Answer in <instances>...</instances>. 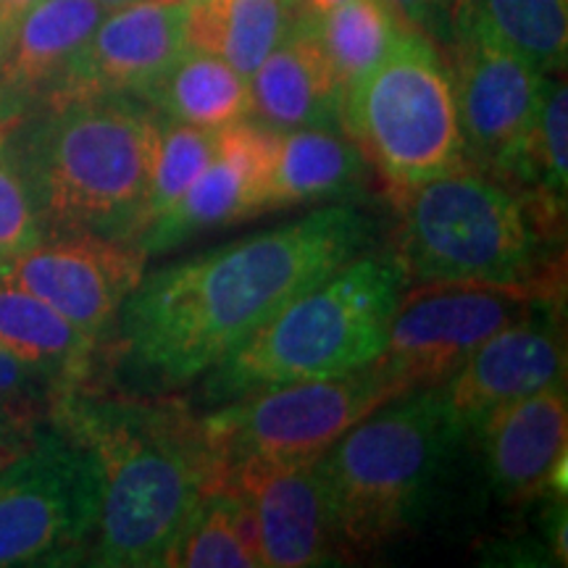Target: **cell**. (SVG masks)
Returning <instances> with one entry per match:
<instances>
[{"mask_svg": "<svg viewBox=\"0 0 568 568\" xmlns=\"http://www.w3.org/2000/svg\"><path fill=\"white\" fill-rule=\"evenodd\" d=\"M6 138L42 234L134 240L151 224L161 116L140 98L111 95L40 109Z\"/></svg>", "mask_w": 568, "mask_h": 568, "instance_id": "3957f363", "label": "cell"}, {"mask_svg": "<svg viewBox=\"0 0 568 568\" xmlns=\"http://www.w3.org/2000/svg\"><path fill=\"white\" fill-rule=\"evenodd\" d=\"M51 422L88 447L101 471L90 564L161 566L219 479L203 416L180 397H103L74 387L51 403Z\"/></svg>", "mask_w": 568, "mask_h": 568, "instance_id": "7a4b0ae2", "label": "cell"}, {"mask_svg": "<svg viewBox=\"0 0 568 568\" xmlns=\"http://www.w3.org/2000/svg\"><path fill=\"white\" fill-rule=\"evenodd\" d=\"M219 151V130L169 122L161 116L159 155H155L151 180V222L169 211L187 187L211 166ZM151 226V224H148Z\"/></svg>", "mask_w": 568, "mask_h": 568, "instance_id": "4316f807", "label": "cell"}, {"mask_svg": "<svg viewBox=\"0 0 568 568\" xmlns=\"http://www.w3.org/2000/svg\"><path fill=\"white\" fill-rule=\"evenodd\" d=\"M560 282H418L400 295L374 366L403 393L439 387L481 343L545 303Z\"/></svg>", "mask_w": 568, "mask_h": 568, "instance_id": "30bf717a", "label": "cell"}, {"mask_svg": "<svg viewBox=\"0 0 568 568\" xmlns=\"http://www.w3.org/2000/svg\"><path fill=\"white\" fill-rule=\"evenodd\" d=\"M42 237L30 187L21 176L9 148H0V261L11 258Z\"/></svg>", "mask_w": 568, "mask_h": 568, "instance_id": "83f0119b", "label": "cell"}, {"mask_svg": "<svg viewBox=\"0 0 568 568\" xmlns=\"http://www.w3.org/2000/svg\"><path fill=\"white\" fill-rule=\"evenodd\" d=\"M314 27L343 90L372 71L406 32L385 0H343L314 13Z\"/></svg>", "mask_w": 568, "mask_h": 568, "instance_id": "d4e9b609", "label": "cell"}, {"mask_svg": "<svg viewBox=\"0 0 568 568\" xmlns=\"http://www.w3.org/2000/svg\"><path fill=\"white\" fill-rule=\"evenodd\" d=\"M464 437L439 385L385 403L318 456L347 558L368 556L414 527Z\"/></svg>", "mask_w": 568, "mask_h": 568, "instance_id": "8992f818", "label": "cell"}, {"mask_svg": "<svg viewBox=\"0 0 568 568\" xmlns=\"http://www.w3.org/2000/svg\"><path fill=\"white\" fill-rule=\"evenodd\" d=\"M59 395L61 389L51 376L0 347V406L40 416V410H51Z\"/></svg>", "mask_w": 568, "mask_h": 568, "instance_id": "f1b7e54d", "label": "cell"}, {"mask_svg": "<svg viewBox=\"0 0 568 568\" xmlns=\"http://www.w3.org/2000/svg\"><path fill=\"white\" fill-rule=\"evenodd\" d=\"M385 3L393 9L403 30L424 32L426 38L429 32L443 40L450 38L456 0H385Z\"/></svg>", "mask_w": 568, "mask_h": 568, "instance_id": "f546056e", "label": "cell"}, {"mask_svg": "<svg viewBox=\"0 0 568 568\" xmlns=\"http://www.w3.org/2000/svg\"><path fill=\"white\" fill-rule=\"evenodd\" d=\"M184 51V3L161 6L153 0H132L105 11L101 24L63 71L59 84L48 92L40 109L111 95L142 101L151 84Z\"/></svg>", "mask_w": 568, "mask_h": 568, "instance_id": "5bb4252c", "label": "cell"}, {"mask_svg": "<svg viewBox=\"0 0 568 568\" xmlns=\"http://www.w3.org/2000/svg\"><path fill=\"white\" fill-rule=\"evenodd\" d=\"M311 13L301 0H187V48L219 55L251 80L268 53Z\"/></svg>", "mask_w": 568, "mask_h": 568, "instance_id": "d6986e66", "label": "cell"}, {"mask_svg": "<svg viewBox=\"0 0 568 568\" xmlns=\"http://www.w3.org/2000/svg\"><path fill=\"white\" fill-rule=\"evenodd\" d=\"M27 443H30V439H27ZM24 443V445H27ZM24 445H11V447H0V471H3V466L6 464H9V460L13 458V456H17V453L21 450V447H24Z\"/></svg>", "mask_w": 568, "mask_h": 568, "instance_id": "836d02e7", "label": "cell"}, {"mask_svg": "<svg viewBox=\"0 0 568 568\" xmlns=\"http://www.w3.org/2000/svg\"><path fill=\"white\" fill-rule=\"evenodd\" d=\"M481 460L503 503H527L545 487L566 489V385L500 403L474 426Z\"/></svg>", "mask_w": 568, "mask_h": 568, "instance_id": "2e32d148", "label": "cell"}, {"mask_svg": "<svg viewBox=\"0 0 568 568\" xmlns=\"http://www.w3.org/2000/svg\"><path fill=\"white\" fill-rule=\"evenodd\" d=\"M560 303H545L481 343L450 379L445 397L466 435L500 403L566 385Z\"/></svg>", "mask_w": 568, "mask_h": 568, "instance_id": "9a60e30c", "label": "cell"}, {"mask_svg": "<svg viewBox=\"0 0 568 568\" xmlns=\"http://www.w3.org/2000/svg\"><path fill=\"white\" fill-rule=\"evenodd\" d=\"M542 74H558L568 53V0H456Z\"/></svg>", "mask_w": 568, "mask_h": 568, "instance_id": "484cf974", "label": "cell"}, {"mask_svg": "<svg viewBox=\"0 0 568 568\" xmlns=\"http://www.w3.org/2000/svg\"><path fill=\"white\" fill-rule=\"evenodd\" d=\"M253 122L290 130H339L343 84L314 27V13H305L251 80Z\"/></svg>", "mask_w": 568, "mask_h": 568, "instance_id": "ac0fdd59", "label": "cell"}, {"mask_svg": "<svg viewBox=\"0 0 568 568\" xmlns=\"http://www.w3.org/2000/svg\"><path fill=\"white\" fill-rule=\"evenodd\" d=\"M105 17L98 0H38L0 48V122L38 111Z\"/></svg>", "mask_w": 568, "mask_h": 568, "instance_id": "e0dca14e", "label": "cell"}, {"mask_svg": "<svg viewBox=\"0 0 568 568\" xmlns=\"http://www.w3.org/2000/svg\"><path fill=\"white\" fill-rule=\"evenodd\" d=\"M224 487L251 506L264 568H311L347 560L329 489L316 460L245 464L219 471Z\"/></svg>", "mask_w": 568, "mask_h": 568, "instance_id": "4fadbf2b", "label": "cell"}, {"mask_svg": "<svg viewBox=\"0 0 568 568\" xmlns=\"http://www.w3.org/2000/svg\"><path fill=\"white\" fill-rule=\"evenodd\" d=\"M261 213L266 211L258 184L247 176L243 166L216 153L211 166L190 184L187 193L172 209L155 216L151 226L142 232L140 245L148 255L166 253L197 234L237 224Z\"/></svg>", "mask_w": 568, "mask_h": 568, "instance_id": "603a6c76", "label": "cell"}, {"mask_svg": "<svg viewBox=\"0 0 568 568\" xmlns=\"http://www.w3.org/2000/svg\"><path fill=\"white\" fill-rule=\"evenodd\" d=\"M161 566L261 568L264 558L251 506L230 489L213 487L203 495Z\"/></svg>", "mask_w": 568, "mask_h": 568, "instance_id": "cb8c5ba5", "label": "cell"}, {"mask_svg": "<svg viewBox=\"0 0 568 568\" xmlns=\"http://www.w3.org/2000/svg\"><path fill=\"white\" fill-rule=\"evenodd\" d=\"M389 255H355L293 297L209 372L205 397L226 403L253 389L324 379L374 364L403 295Z\"/></svg>", "mask_w": 568, "mask_h": 568, "instance_id": "5b68a950", "label": "cell"}, {"mask_svg": "<svg viewBox=\"0 0 568 568\" xmlns=\"http://www.w3.org/2000/svg\"><path fill=\"white\" fill-rule=\"evenodd\" d=\"M34 3H38V0H0V48H3V42L11 34L13 27H17V21L24 17Z\"/></svg>", "mask_w": 568, "mask_h": 568, "instance_id": "1f68e13d", "label": "cell"}, {"mask_svg": "<svg viewBox=\"0 0 568 568\" xmlns=\"http://www.w3.org/2000/svg\"><path fill=\"white\" fill-rule=\"evenodd\" d=\"M9 130H11V124H3V122H0V148H3L6 138H9Z\"/></svg>", "mask_w": 568, "mask_h": 568, "instance_id": "d590c367", "label": "cell"}, {"mask_svg": "<svg viewBox=\"0 0 568 568\" xmlns=\"http://www.w3.org/2000/svg\"><path fill=\"white\" fill-rule=\"evenodd\" d=\"M366 159L339 130L280 132V148L266 190V209L322 203L358 193L366 182Z\"/></svg>", "mask_w": 568, "mask_h": 568, "instance_id": "44dd1931", "label": "cell"}, {"mask_svg": "<svg viewBox=\"0 0 568 568\" xmlns=\"http://www.w3.org/2000/svg\"><path fill=\"white\" fill-rule=\"evenodd\" d=\"M387 197L395 211L389 258L406 282L564 280V264H542L545 240H556L564 222L477 163L387 184Z\"/></svg>", "mask_w": 568, "mask_h": 568, "instance_id": "277c9868", "label": "cell"}, {"mask_svg": "<svg viewBox=\"0 0 568 568\" xmlns=\"http://www.w3.org/2000/svg\"><path fill=\"white\" fill-rule=\"evenodd\" d=\"M101 514V471L61 426H38L0 471V568L88 556Z\"/></svg>", "mask_w": 568, "mask_h": 568, "instance_id": "9c48e42d", "label": "cell"}, {"mask_svg": "<svg viewBox=\"0 0 568 568\" xmlns=\"http://www.w3.org/2000/svg\"><path fill=\"white\" fill-rule=\"evenodd\" d=\"M153 3H161V6H182V3H187V0H153Z\"/></svg>", "mask_w": 568, "mask_h": 568, "instance_id": "8d00e7d4", "label": "cell"}, {"mask_svg": "<svg viewBox=\"0 0 568 568\" xmlns=\"http://www.w3.org/2000/svg\"><path fill=\"white\" fill-rule=\"evenodd\" d=\"M368 237L364 213L326 205L145 274L116 318L124 361L159 387L190 385L293 297L364 253Z\"/></svg>", "mask_w": 568, "mask_h": 568, "instance_id": "6da1fadb", "label": "cell"}, {"mask_svg": "<svg viewBox=\"0 0 568 568\" xmlns=\"http://www.w3.org/2000/svg\"><path fill=\"white\" fill-rule=\"evenodd\" d=\"M337 3H343V0H303V6L311 13H322V11L332 9V6H337Z\"/></svg>", "mask_w": 568, "mask_h": 568, "instance_id": "d6a6232c", "label": "cell"}, {"mask_svg": "<svg viewBox=\"0 0 568 568\" xmlns=\"http://www.w3.org/2000/svg\"><path fill=\"white\" fill-rule=\"evenodd\" d=\"M0 347L40 368L67 393L92 379L101 343L40 297L0 282Z\"/></svg>", "mask_w": 568, "mask_h": 568, "instance_id": "ffe728a7", "label": "cell"}, {"mask_svg": "<svg viewBox=\"0 0 568 568\" xmlns=\"http://www.w3.org/2000/svg\"><path fill=\"white\" fill-rule=\"evenodd\" d=\"M40 422L34 414H24V410L0 406V447L24 445L27 439L34 435Z\"/></svg>", "mask_w": 568, "mask_h": 568, "instance_id": "4dcf8cb0", "label": "cell"}, {"mask_svg": "<svg viewBox=\"0 0 568 568\" xmlns=\"http://www.w3.org/2000/svg\"><path fill=\"white\" fill-rule=\"evenodd\" d=\"M98 3H101L105 11H111V9H119V6H126V3H132V0H98Z\"/></svg>", "mask_w": 568, "mask_h": 568, "instance_id": "e575fe53", "label": "cell"}, {"mask_svg": "<svg viewBox=\"0 0 568 568\" xmlns=\"http://www.w3.org/2000/svg\"><path fill=\"white\" fill-rule=\"evenodd\" d=\"M400 385L368 364L358 372L253 389L203 416V435L219 471L226 466L297 464L324 456L347 429L385 403Z\"/></svg>", "mask_w": 568, "mask_h": 568, "instance_id": "ba28073f", "label": "cell"}, {"mask_svg": "<svg viewBox=\"0 0 568 568\" xmlns=\"http://www.w3.org/2000/svg\"><path fill=\"white\" fill-rule=\"evenodd\" d=\"M169 122L222 130L251 116V84L219 55L187 48L142 95Z\"/></svg>", "mask_w": 568, "mask_h": 568, "instance_id": "7402d4cb", "label": "cell"}, {"mask_svg": "<svg viewBox=\"0 0 568 568\" xmlns=\"http://www.w3.org/2000/svg\"><path fill=\"white\" fill-rule=\"evenodd\" d=\"M339 130L385 184L418 182L468 161L450 71L424 32H403L345 90Z\"/></svg>", "mask_w": 568, "mask_h": 568, "instance_id": "52a82bcc", "label": "cell"}, {"mask_svg": "<svg viewBox=\"0 0 568 568\" xmlns=\"http://www.w3.org/2000/svg\"><path fill=\"white\" fill-rule=\"evenodd\" d=\"M145 247L134 240L84 232L42 234L32 247L0 261V282L40 297L77 329L103 343L145 276Z\"/></svg>", "mask_w": 568, "mask_h": 568, "instance_id": "7c38bea8", "label": "cell"}, {"mask_svg": "<svg viewBox=\"0 0 568 568\" xmlns=\"http://www.w3.org/2000/svg\"><path fill=\"white\" fill-rule=\"evenodd\" d=\"M447 42L466 159L508 182L535 122L545 74L460 3Z\"/></svg>", "mask_w": 568, "mask_h": 568, "instance_id": "8fae6325", "label": "cell"}]
</instances>
